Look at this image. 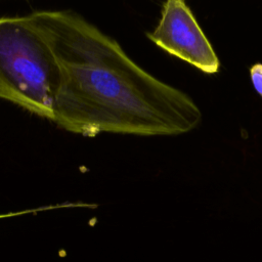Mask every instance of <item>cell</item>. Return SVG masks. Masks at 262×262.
Returning <instances> with one entry per match:
<instances>
[{
  "instance_id": "277c9868",
  "label": "cell",
  "mask_w": 262,
  "mask_h": 262,
  "mask_svg": "<svg viewBox=\"0 0 262 262\" xmlns=\"http://www.w3.org/2000/svg\"><path fill=\"white\" fill-rule=\"evenodd\" d=\"M62 207H90L92 208L93 205L90 204H62V205H54V206H46V207H41L37 209H30V210H25L20 212H11V213H6V214H0V218H5V217H12V216H18L27 213H36L39 211L43 210H50V209H56V208H62Z\"/></svg>"
},
{
  "instance_id": "5b68a950",
  "label": "cell",
  "mask_w": 262,
  "mask_h": 262,
  "mask_svg": "<svg viewBox=\"0 0 262 262\" xmlns=\"http://www.w3.org/2000/svg\"><path fill=\"white\" fill-rule=\"evenodd\" d=\"M250 78L256 92L262 98V63L256 62L250 68Z\"/></svg>"
},
{
  "instance_id": "6da1fadb",
  "label": "cell",
  "mask_w": 262,
  "mask_h": 262,
  "mask_svg": "<svg viewBox=\"0 0 262 262\" xmlns=\"http://www.w3.org/2000/svg\"><path fill=\"white\" fill-rule=\"evenodd\" d=\"M59 70L53 122L86 137L170 136L194 130L202 112L182 90L136 63L117 40L72 10L29 14Z\"/></svg>"
},
{
  "instance_id": "3957f363",
  "label": "cell",
  "mask_w": 262,
  "mask_h": 262,
  "mask_svg": "<svg viewBox=\"0 0 262 262\" xmlns=\"http://www.w3.org/2000/svg\"><path fill=\"white\" fill-rule=\"evenodd\" d=\"M146 36L164 51L205 74L214 75L220 70V60L211 42L182 0L164 2L157 27Z\"/></svg>"
},
{
  "instance_id": "7a4b0ae2",
  "label": "cell",
  "mask_w": 262,
  "mask_h": 262,
  "mask_svg": "<svg viewBox=\"0 0 262 262\" xmlns=\"http://www.w3.org/2000/svg\"><path fill=\"white\" fill-rule=\"evenodd\" d=\"M59 70L30 15L0 17V98L53 121Z\"/></svg>"
}]
</instances>
